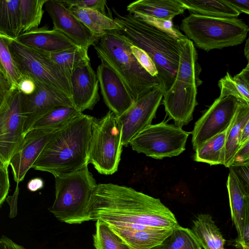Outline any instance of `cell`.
Here are the masks:
<instances>
[{"label": "cell", "instance_id": "1", "mask_svg": "<svg viewBox=\"0 0 249 249\" xmlns=\"http://www.w3.org/2000/svg\"><path fill=\"white\" fill-rule=\"evenodd\" d=\"M88 211L90 221H104L127 244L139 231L173 229L179 225L160 199L111 183L97 184Z\"/></svg>", "mask_w": 249, "mask_h": 249}, {"label": "cell", "instance_id": "2", "mask_svg": "<svg viewBox=\"0 0 249 249\" xmlns=\"http://www.w3.org/2000/svg\"><path fill=\"white\" fill-rule=\"evenodd\" d=\"M95 117L83 113L61 127L32 166L57 177L89 164L92 124Z\"/></svg>", "mask_w": 249, "mask_h": 249}, {"label": "cell", "instance_id": "3", "mask_svg": "<svg viewBox=\"0 0 249 249\" xmlns=\"http://www.w3.org/2000/svg\"><path fill=\"white\" fill-rule=\"evenodd\" d=\"M114 20L120 25L117 31L131 44L144 51L154 62L158 78L167 90L177 71L179 54L178 38L130 13L119 14L112 9Z\"/></svg>", "mask_w": 249, "mask_h": 249}, {"label": "cell", "instance_id": "4", "mask_svg": "<svg viewBox=\"0 0 249 249\" xmlns=\"http://www.w3.org/2000/svg\"><path fill=\"white\" fill-rule=\"evenodd\" d=\"M179 61L173 83L164 92L162 104L169 120L182 128L193 119L196 106L197 88L202 84L198 55L193 42L187 38L178 39Z\"/></svg>", "mask_w": 249, "mask_h": 249}, {"label": "cell", "instance_id": "5", "mask_svg": "<svg viewBox=\"0 0 249 249\" xmlns=\"http://www.w3.org/2000/svg\"><path fill=\"white\" fill-rule=\"evenodd\" d=\"M131 45L117 30L106 31L93 45L101 62L116 73L135 101L162 84L139 63L131 51Z\"/></svg>", "mask_w": 249, "mask_h": 249}, {"label": "cell", "instance_id": "6", "mask_svg": "<svg viewBox=\"0 0 249 249\" xmlns=\"http://www.w3.org/2000/svg\"><path fill=\"white\" fill-rule=\"evenodd\" d=\"M54 178L55 199L49 211L59 221L67 224L90 221L88 208L97 183L88 165Z\"/></svg>", "mask_w": 249, "mask_h": 249}, {"label": "cell", "instance_id": "7", "mask_svg": "<svg viewBox=\"0 0 249 249\" xmlns=\"http://www.w3.org/2000/svg\"><path fill=\"white\" fill-rule=\"evenodd\" d=\"M180 30L194 46L205 51L242 44L249 31L238 18H221L190 14L181 21Z\"/></svg>", "mask_w": 249, "mask_h": 249}, {"label": "cell", "instance_id": "8", "mask_svg": "<svg viewBox=\"0 0 249 249\" xmlns=\"http://www.w3.org/2000/svg\"><path fill=\"white\" fill-rule=\"evenodd\" d=\"M122 128L118 117L109 110L93 121L89 164L102 175H110L118 169L123 150Z\"/></svg>", "mask_w": 249, "mask_h": 249}, {"label": "cell", "instance_id": "9", "mask_svg": "<svg viewBox=\"0 0 249 249\" xmlns=\"http://www.w3.org/2000/svg\"><path fill=\"white\" fill-rule=\"evenodd\" d=\"M9 49L22 75L52 88L71 98V80L65 71L47 53L11 38Z\"/></svg>", "mask_w": 249, "mask_h": 249}, {"label": "cell", "instance_id": "10", "mask_svg": "<svg viewBox=\"0 0 249 249\" xmlns=\"http://www.w3.org/2000/svg\"><path fill=\"white\" fill-rule=\"evenodd\" d=\"M190 133L175 124L162 122L144 128L132 138L129 145L139 153L161 160L183 152Z\"/></svg>", "mask_w": 249, "mask_h": 249}, {"label": "cell", "instance_id": "11", "mask_svg": "<svg viewBox=\"0 0 249 249\" xmlns=\"http://www.w3.org/2000/svg\"><path fill=\"white\" fill-rule=\"evenodd\" d=\"M24 116L22 93L12 88L0 109V166L8 169L10 161L24 138Z\"/></svg>", "mask_w": 249, "mask_h": 249}, {"label": "cell", "instance_id": "12", "mask_svg": "<svg viewBox=\"0 0 249 249\" xmlns=\"http://www.w3.org/2000/svg\"><path fill=\"white\" fill-rule=\"evenodd\" d=\"M239 102L232 96H219L196 122L191 134L194 150L226 130L235 116Z\"/></svg>", "mask_w": 249, "mask_h": 249}, {"label": "cell", "instance_id": "13", "mask_svg": "<svg viewBox=\"0 0 249 249\" xmlns=\"http://www.w3.org/2000/svg\"><path fill=\"white\" fill-rule=\"evenodd\" d=\"M165 91L163 84L155 87L135 100L132 107L118 117L122 125L124 146H128L135 136L151 124Z\"/></svg>", "mask_w": 249, "mask_h": 249}, {"label": "cell", "instance_id": "14", "mask_svg": "<svg viewBox=\"0 0 249 249\" xmlns=\"http://www.w3.org/2000/svg\"><path fill=\"white\" fill-rule=\"evenodd\" d=\"M36 89L30 95L22 93L24 116L23 134L31 130L34 124L56 107L73 106L71 98L41 83L35 82Z\"/></svg>", "mask_w": 249, "mask_h": 249}, {"label": "cell", "instance_id": "15", "mask_svg": "<svg viewBox=\"0 0 249 249\" xmlns=\"http://www.w3.org/2000/svg\"><path fill=\"white\" fill-rule=\"evenodd\" d=\"M60 128L33 129L24 136L9 164L17 184L24 179L44 148Z\"/></svg>", "mask_w": 249, "mask_h": 249}, {"label": "cell", "instance_id": "16", "mask_svg": "<svg viewBox=\"0 0 249 249\" xmlns=\"http://www.w3.org/2000/svg\"><path fill=\"white\" fill-rule=\"evenodd\" d=\"M44 5L52 19L53 29L63 33L77 46L88 50L100 37L75 17L62 0H47Z\"/></svg>", "mask_w": 249, "mask_h": 249}, {"label": "cell", "instance_id": "17", "mask_svg": "<svg viewBox=\"0 0 249 249\" xmlns=\"http://www.w3.org/2000/svg\"><path fill=\"white\" fill-rule=\"evenodd\" d=\"M231 219L237 232L236 247L247 249L243 238H249V189L234 169L230 167L227 181Z\"/></svg>", "mask_w": 249, "mask_h": 249}, {"label": "cell", "instance_id": "18", "mask_svg": "<svg viewBox=\"0 0 249 249\" xmlns=\"http://www.w3.org/2000/svg\"><path fill=\"white\" fill-rule=\"evenodd\" d=\"M96 75L106 105L118 117H120L132 107L135 101L121 79L107 64L101 62Z\"/></svg>", "mask_w": 249, "mask_h": 249}, {"label": "cell", "instance_id": "19", "mask_svg": "<svg viewBox=\"0 0 249 249\" xmlns=\"http://www.w3.org/2000/svg\"><path fill=\"white\" fill-rule=\"evenodd\" d=\"M71 83V99L74 107L81 112L92 109L100 100L99 85L90 60L82 61L74 68Z\"/></svg>", "mask_w": 249, "mask_h": 249}, {"label": "cell", "instance_id": "20", "mask_svg": "<svg viewBox=\"0 0 249 249\" xmlns=\"http://www.w3.org/2000/svg\"><path fill=\"white\" fill-rule=\"evenodd\" d=\"M17 41L41 52L50 53L61 52L77 46L63 33L46 26L20 34Z\"/></svg>", "mask_w": 249, "mask_h": 249}, {"label": "cell", "instance_id": "21", "mask_svg": "<svg viewBox=\"0 0 249 249\" xmlns=\"http://www.w3.org/2000/svg\"><path fill=\"white\" fill-rule=\"evenodd\" d=\"M128 13L165 20H172L186 10L180 0H139L126 7Z\"/></svg>", "mask_w": 249, "mask_h": 249}, {"label": "cell", "instance_id": "22", "mask_svg": "<svg viewBox=\"0 0 249 249\" xmlns=\"http://www.w3.org/2000/svg\"><path fill=\"white\" fill-rule=\"evenodd\" d=\"M191 231L202 249H226V241L210 214L201 213L196 216Z\"/></svg>", "mask_w": 249, "mask_h": 249}, {"label": "cell", "instance_id": "23", "mask_svg": "<svg viewBox=\"0 0 249 249\" xmlns=\"http://www.w3.org/2000/svg\"><path fill=\"white\" fill-rule=\"evenodd\" d=\"M249 121V104L239 103L234 120L228 132L224 148L223 165L231 167L234 156L239 148L241 131Z\"/></svg>", "mask_w": 249, "mask_h": 249}, {"label": "cell", "instance_id": "24", "mask_svg": "<svg viewBox=\"0 0 249 249\" xmlns=\"http://www.w3.org/2000/svg\"><path fill=\"white\" fill-rule=\"evenodd\" d=\"M190 14L221 18H237L240 14L226 0H180Z\"/></svg>", "mask_w": 249, "mask_h": 249}, {"label": "cell", "instance_id": "25", "mask_svg": "<svg viewBox=\"0 0 249 249\" xmlns=\"http://www.w3.org/2000/svg\"><path fill=\"white\" fill-rule=\"evenodd\" d=\"M69 9L91 32L99 36L107 31L117 30L120 28L113 18L105 16L96 10L76 7Z\"/></svg>", "mask_w": 249, "mask_h": 249}, {"label": "cell", "instance_id": "26", "mask_svg": "<svg viewBox=\"0 0 249 249\" xmlns=\"http://www.w3.org/2000/svg\"><path fill=\"white\" fill-rule=\"evenodd\" d=\"M232 122L224 131L196 149L194 156V160L208 163L210 165H223L226 139Z\"/></svg>", "mask_w": 249, "mask_h": 249}, {"label": "cell", "instance_id": "27", "mask_svg": "<svg viewBox=\"0 0 249 249\" xmlns=\"http://www.w3.org/2000/svg\"><path fill=\"white\" fill-rule=\"evenodd\" d=\"M0 32L15 39L21 34L20 0H0Z\"/></svg>", "mask_w": 249, "mask_h": 249}, {"label": "cell", "instance_id": "28", "mask_svg": "<svg viewBox=\"0 0 249 249\" xmlns=\"http://www.w3.org/2000/svg\"><path fill=\"white\" fill-rule=\"evenodd\" d=\"M11 38L0 32V71L15 88L18 87L22 75L9 49Z\"/></svg>", "mask_w": 249, "mask_h": 249}, {"label": "cell", "instance_id": "29", "mask_svg": "<svg viewBox=\"0 0 249 249\" xmlns=\"http://www.w3.org/2000/svg\"><path fill=\"white\" fill-rule=\"evenodd\" d=\"M81 113L82 112L73 106H58L38 120L31 129L60 128L67 124Z\"/></svg>", "mask_w": 249, "mask_h": 249}, {"label": "cell", "instance_id": "30", "mask_svg": "<svg viewBox=\"0 0 249 249\" xmlns=\"http://www.w3.org/2000/svg\"><path fill=\"white\" fill-rule=\"evenodd\" d=\"M47 0H20L21 34L38 28Z\"/></svg>", "mask_w": 249, "mask_h": 249}, {"label": "cell", "instance_id": "31", "mask_svg": "<svg viewBox=\"0 0 249 249\" xmlns=\"http://www.w3.org/2000/svg\"><path fill=\"white\" fill-rule=\"evenodd\" d=\"M150 249H202L191 230L179 225L160 245Z\"/></svg>", "mask_w": 249, "mask_h": 249}, {"label": "cell", "instance_id": "32", "mask_svg": "<svg viewBox=\"0 0 249 249\" xmlns=\"http://www.w3.org/2000/svg\"><path fill=\"white\" fill-rule=\"evenodd\" d=\"M88 51V49L76 46L61 52L47 53L65 71L71 80L74 68L82 61L89 60Z\"/></svg>", "mask_w": 249, "mask_h": 249}, {"label": "cell", "instance_id": "33", "mask_svg": "<svg viewBox=\"0 0 249 249\" xmlns=\"http://www.w3.org/2000/svg\"><path fill=\"white\" fill-rule=\"evenodd\" d=\"M96 221V231L93 235L95 249H131L105 222Z\"/></svg>", "mask_w": 249, "mask_h": 249}, {"label": "cell", "instance_id": "34", "mask_svg": "<svg viewBox=\"0 0 249 249\" xmlns=\"http://www.w3.org/2000/svg\"><path fill=\"white\" fill-rule=\"evenodd\" d=\"M218 86L220 89V97L232 96L235 97L239 103H247L240 94L232 76L227 71L224 77L218 81Z\"/></svg>", "mask_w": 249, "mask_h": 249}, {"label": "cell", "instance_id": "35", "mask_svg": "<svg viewBox=\"0 0 249 249\" xmlns=\"http://www.w3.org/2000/svg\"><path fill=\"white\" fill-rule=\"evenodd\" d=\"M62 1L68 9L72 7L89 9L96 10L102 14L109 17L106 12L107 2L106 0H68Z\"/></svg>", "mask_w": 249, "mask_h": 249}, {"label": "cell", "instance_id": "36", "mask_svg": "<svg viewBox=\"0 0 249 249\" xmlns=\"http://www.w3.org/2000/svg\"><path fill=\"white\" fill-rule=\"evenodd\" d=\"M134 15L140 17L150 24L169 33L178 39L187 37L174 26L172 20H161L145 16Z\"/></svg>", "mask_w": 249, "mask_h": 249}, {"label": "cell", "instance_id": "37", "mask_svg": "<svg viewBox=\"0 0 249 249\" xmlns=\"http://www.w3.org/2000/svg\"><path fill=\"white\" fill-rule=\"evenodd\" d=\"M131 51L139 63L150 75L158 77L156 67L150 57L142 50L131 44Z\"/></svg>", "mask_w": 249, "mask_h": 249}, {"label": "cell", "instance_id": "38", "mask_svg": "<svg viewBox=\"0 0 249 249\" xmlns=\"http://www.w3.org/2000/svg\"><path fill=\"white\" fill-rule=\"evenodd\" d=\"M240 94L249 104V62L239 73L232 77Z\"/></svg>", "mask_w": 249, "mask_h": 249}, {"label": "cell", "instance_id": "39", "mask_svg": "<svg viewBox=\"0 0 249 249\" xmlns=\"http://www.w3.org/2000/svg\"><path fill=\"white\" fill-rule=\"evenodd\" d=\"M10 186L8 169L0 166V206L7 196Z\"/></svg>", "mask_w": 249, "mask_h": 249}, {"label": "cell", "instance_id": "40", "mask_svg": "<svg viewBox=\"0 0 249 249\" xmlns=\"http://www.w3.org/2000/svg\"><path fill=\"white\" fill-rule=\"evenodd\" d=\"M249 142L240 147L236 152L231 167L249 165Z\"/></svg>", "mask_w": 249, "mask_h": 249}, {"label": "cell", "instance_id": "41", "mask_svg": "<svg viewBox=\"0 0 249 249\" xmlns=\"http://www.w3.org/2000/svg\"><path fill=\"white\" fill-rule=\"evenodd\" d=\"M17 88L23 94L30 95L35 91L36 84L35 81L31 78L26 75H22Z\"/></svg>", "mask_w": 249, "mask_h": 249}, {"label": "cell", "instance_id": "42", "mask_svg": "<svg viewBox=\"0 0 249 249\" xmlns=\"http://www.w3.org/2000/svg\"><path fill=\"white\" fill-rule=\"evenodd\" d=\"M12 87L0 71V109L5 102Z\"/></svg>", "mask_w": 249, "mask_h": 249}, {"label": "cell", "instance_id": "43", "mask_svg": "<svg viewBox=\"0 0 249 249\" xmlns=\"http://www.w3.org/2000/svg\"><path fill=\"white\" fill-rule=\"evenodd\" d=\"M240 14H249V0H226Z\"/></svg>", "mask_w": 249, "mask_h": 249}, {"label": "cell", "instance_id": "44", "mask_svg": "<svg viewBox=\"0 0 249 249\" xmlns=\"http://www.w3.org/2000/svg\"><path fill=\"white\" fill-rule=\"evenodd\" d=\"M0 249H26L9 238L2 235L0 238Z\"/></svg>", "mask_w": 249, "mask_h": 249}, {"label": "cell", "instance_id": "45", "mask_svg": "<svg viewBox=\"0 0 249 249\" xmlns=\"http://www.w3.org/2000/svg\"><path fill=\"white\" fill-rule=\"evenodd\" d=\"M44 186V181L40 178H35L29 181L27 188L31 192H36L42 189Z\"/></svg>", "mask_w": 249, "mask_h": 249}, {"label": "cell", "instance_id": "46", "mask_svg": "<svg viewBox=\"0 0 249 249\" xmlns=\"http://www.w3.org/2000/svg\"><path fill=\"white\" fill-rule=\"evenodd\" d=\"M249 142V121L243 128L239 140V148Z\"/></svg>", "mask_w": 249, "mask_h": 249}, {"label": "cell", "instance_id": "47", "mask_svg": "<svg viewBox=\"0 0 249 249\" xmlns=\"http://www.w3.org/2000/svg\"><path fill=\"white\" fill-rule=\"evenodd\" d=\"M249 38L247 39L245 43V46L244 48V54L245 57H246L248 62H249Z\"/></svg>", "mask_w": 249, "mask_h": 249}]
</instances>
